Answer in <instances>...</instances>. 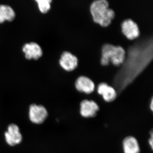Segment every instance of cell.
I'll list each match as a JSON object with an SVG mask.
<instances>
[{
  "label": "cell",
  "mask_w": 153,
  "mask_h": 153,
  "mask_svg": "<svg viewBox=\"0 0 153 153\" xmlns=\"http://www.w3.org/2000/svg\"><path fill=\"white\" fill-rule=\"evenodd\" d=\"M121 29L124 35L129 40H134L140 36L138 26L131 19L124 20L122 23Z\"/></svg>",
  "instance_id": "obj_6"
},
{
  "label": "cell",
  "mask_w": 153,
  "mask_h": 153,
  "mask_svg": "<svg viewBox=\"0 0 153 153\" xmlns=\"http://www.w3.org/2000/svg\"><path fill=\"white\" fill-rule=\"evenodd\" d=\"M75 88L79 92L89 94L92 93L95 89V85L93 81L87 76H81L76 79Z\"/></svg>",
  "instance_id": "obj_9"
},
{
  "label": "cell",
  "mask_w": 153,
  "mask_h": 153,
  "mask_svg": "<svg viewBox=\"0 0 153 153\" xmlns=\"http://www.w3.org/2000/svg\"><path fill=\"white\" fill-rule=\"evenodd\" d=\"M153 98H152V100H151V104L150 105V109L152 111H153Z\"/></svg>",
  "instance_id": "obj_16"
},
{
  "label": "cell",
  "mask_w": 153,
  "mask_h": 153,
  "mask_svg": "<svg viewBox=\"0 0 153 153\" xmlns=\"http://www.w3.org/2000/svg\"><path fill=\"white\" fill-rule=\"evenodd\" d=\"M153 59V40L147 38L138 41L126 52L121 68L114 79L113 84L119 94L132 83Z\"/></svg>",
  "instance_id": "obj_1"
},
{
  "label": "cell",
  "mask_w": 153,
  "mask_h": 153,
  "mask_svg": "<svg viewBox=\"0 0 153 153\" xmlns=\"http://www.w3.org/2000/svg\"><path fill=\"white\" fill-rule=\"evenodd\" d=\"M126 56L125 50L122 47L105 44L102 48L100 63L103 66H107L111 62L115 66H119L123 63Z\"/></svg>",
  "instance_id": "obj_3"
},
{
  "label": "cell",
  "mask_w": 153,
  "mask_h": 153,
  "mask_svg": "<svg viewBox=\"0 0 153 153\" xmlns=\"http://www.w3.org/2000/svg\"><path fill=\"white\" fill-rule=\"evenodd\" d=\"M6 143L11 146H14L22 143L23 137L19 126L16 124L11 123L7 127L4 133Z\"/></svg>",
  "instance_id": "obj_5"
},
{
  "label": "cell",
  "mask_w": 153,
  "mask_h": 153,
  "mask_svg": "<svg viewBox=\"0 0 153 153\" xmlns=\"http://www.w3.org/2000/svg\"><path fill=\"white\" fill-rule=\"evenodd\" d=\"M16 17L14 10L10 6L0 5V23L5 21L12 22Z\"/></svg>",
  "instance_id": "obj_13"
},
{
  "label": "cell",
  "mask_w": 153,
  "mask_h": 153,
  "mask_svg": "<svg viewBox=\"0 0 153 153\" xmlns=\"http://www.w3.org/2000/svg\"><path fill=\"white\" fill-rule=\"evenodd\" d=\"M36 1L38 4L39 10L43 13H47L51 8L50 3L52 2V1H50V0H37Z\"/></svg>",
  "instance_id": "obj_14"
},
{
  "label": "cell",
  "mask_w": 153,
  "mask_h": 153,
  "mask_svg": "<svg viewBox=\"0 0 153 153\" xmlns=\"http://www.w3.org/2000/svg\"><path fill=\"white\" fill-rule=\"evenodd\" d=\"M90 12L94 21L102 27L108 26L115 17L114 11L109 8L106 0H97L90 6Z\"/></svg>",
  "instance_id": "obj_2"
},
{
  "label": "cell",
  "mask_w": 153,
  "mask_h": 153,
  "mask_svg": "<svg viewBox=\"0 0 153 153\" xmlns=\"http://www.w3.org/2000/svg\"><path fill=\"white\" fill-rule=\"evenodd\" d=\"M98 104L93 100H84L80 102V114L84 118L95 117L99 110Z\"/></svg>",
  "instance_id": "obj_7"
},
{
  "label": "cell",
  "mask_w": 153,
  "mask_h": 153,
  "mask_svg": "<svg viewBox=\"0 0 153 153\" xmlns=\"http://www.w3.org/2000/svg\"><path fill=\"white\" fill-rule=\"evenodd\" d=\"M48 116V111L43 105L34 103L30 105L29 117L31 122L36 124H41L46 120Z\"/></svg>",
  "instance_id": "obj_4"
},
{
  "label": "cell",
  "mask_w": 153,
  "mask_h": 153,
  "mask_svg": "<svg viewBox=\"0 0 153 153\" xmlns=\"http://www.w3.org/2000/svg\"><path fill=\"white\" fill-rule=\"evenodd\" d=\"M153 131L152 130L151 132V137H150L149 139V144L150 146L151 147L152 150L153 149Z\"/></svg>",
  "instance_id": "obj_15"
},
{
  "label": "cell",
  "mask_w": 153,
  "mask_h": 153,
  "mask_svg": "<svg viewBox=\"0 0 153 153\" xmlns=\"http://www.w3.org/2000/svg\"><path fill=\"white\" fill-rule=\"evenodd\" d=\"M23 51L25 57L28 60H38L43 55V52L40 46L34 42L25 44L23 47Z\"/></svg>",
  "instance_id": "obj_11"
},
{
  "label": "cell",
  "mask_w": 153,
  "mask_h": 153,
  "mask_svg": "<svg viewBox=\"0 0 153 153\" xmlns=\"http://www.w3.org/2000/svg\"><path fill=\"white\" fill-rule=\"evenodd\" d=\"M124 153H140V147L135 138L132 136L126 137L123 141Z\"/></svg>",
  "instance_id": "obj_12"
},
{
  "label": "cell",
  "mask_w": 153,
  "mask_h": 153,
  "mask_svg": "<svg viewBox=\"0 0 153 153\" xmlns=\"http://www.w3.org/2000/svg\"><path fill=\"white\" fill-rule=\"evenodd\" d=\"M78 62L76 56L68 52H63L59 60L60 66L67 71L74 70L77 67Z\"/></svg>",
  "instance_id": "obj_8"
},
{
  "label": "cell",
  "mask_w": 153,
  "mask_h": 153,
  "mask_svg": "<svg viewBox=\"0 0 153 153\" xmlns=\"http://www.w3.org/2000/svg\"><path fill=\"white\" fill-rule=\"evenodd\" d=\"M97 93L102 96L103 100L106 102H112L117 98V93L114 88L110 86L105 82H102L98 85Z\"/></svg>",
  "instance_id": "obj_10"
}]
</instances>
